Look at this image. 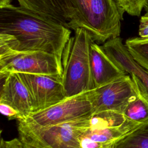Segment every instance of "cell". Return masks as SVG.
<instances>
[{"mask_svg":"<svg viewBox=\"0 0 148 148\" xmlns=\"http://www.w3.org/2000/svg\"><path fill=\"white\" fill-rule=\"evenodd\" d=\"M71 35L70 28L20 6L0 8V46L17 51H45L62 60Z\"/></svg>","mask_w":148,"mask_h":148,"instance_id":"6da1fadb","label":"cell"},{"mask_svg":"<svg viewBox=\"0 0 148 148\" xmlns=\"http://www.w3.org/2000/svg\"><path fill=\"white\" fill-rule=\"evenodd\" d=\"M75 13L68 27L85 29L98 44L119 37L123 14L114 0H69Z\"/></svg>","mask_w":148,"mask_h":148,"instance_id":"7a4b0ae2","label":"cell"},{"mask_svg":"<svg viewBox=\"0 0 148 148\" xmlns=\"http://www.w3.org/2000/svg\"><path fill=\"white\" fill-rule=\"evenodd\" d=\"M94 42L84 29L75 30L62 56V84L66 97L94 89L90 62V47Z\"/></svg>","mask_w":148,"mask_h":148,"instance_id":"3957f363","label":"cell"},{"mask_svg":"<svg viewBox=\"0 0 148 148\" xmlns=\"http://www.w3.org/2000/svg\"><path fill=\"white\" fill-rule=\"evenodd\" d=\"M140 125L128 120L122 113H94L81 136L80 148H113L120 139Z\"/></svg>","mask_w":148,"mask_h":148,"instance_id":"277c9868","label":"cell"},{"mask_svg":"<svg viewBox=\"0 0 148 148\" xmlns=\"http://www.w3.org/2000/svg\"><path fill=\"white\" fill-rule=\"evenodd\" d=\"M12 73L62 77V60L56 55L45 51H17L0 46L1 77L4 79Z\"/></svg>","mask_w":148,"mask_h":148,"instance_id":"5b68a950","label":"cell"},{"mask_svg":"<svg viewBox=\"0 0 148 148\" xmlns=\"http://www.w3.org/2000/svg\"><path fill=\"white\" fill-rule=\"evenodd\" d=\"M88 91L67 97L44 110L34 112L22 122L30 127H46L94 114Z\"/></svg>","mask_w":148,"mask_h":148,"instance_id":"8992f818","label":"cell"},{"mask_svg":"<svg viewBox=\"0 0 148 148\" xmlns=\"http://www.w3.org/2000/svg\"><path fill=\"white\" fill-rule=\"evenodd\" d=\"M92 115L46 127H30L19 121L21 128L50 148H80V138Z\"/></svg>","mask_w":148,"mask_h":148,"instance_id":"52a82bcc","label":"cell"},{"mask_svg":"<svg viewBox=\"0 0 148 148\" xmlns=\"http://www.w3.org/2000/svg\"><path fill=\"white\" fill-rule=\"evenodd\" d=\"M136 94V84L128 74L88 92L94 114L106 111L123 113Z\"/></svg>","mask_w":148,"mask_h":148,"instance_id":"ba28073f","label":"cell"},{"mask_svg":"<svg viewBox=\"0 0 148 148\" xmlns=\"http://www.w3.org/2000/svg\"><path fill=\"white\" fill-rule=\"evenodd\" d=\"M16 73L28 91L32 113L44 110L67 98L61 76Z\"/></svg>","mask_w":148,"mask_h":148,"instance_id":"9c48e42d","label":"cell"},{"mask_svg":"<svg viewBox=\"0 0 148 148\" xmlns=\"http://www.w3.org/2000/svg\"><path fill=\"white\" fill-rule=\"evenodd\" d=\"M102 47L120 69L131 77H135L148 92V70L134 60L120 37L108 40Z\"/></svg>","mask_w":148,"mask_h":148,"instance_id":"30bf717a","label":"cell"},{"mask_svg":"<svg viewBox=\"0 0 148 148\" xmlns=\"http://www.w3.org/2000/svg\"><path fill=\"white\" fill-rule=\"evenodd\" d=\"M0 103L6 104L16 110L22 117L21 120L25 119L33 112L28 91L16 73H10L4 78Z\"/></svg>","mask_w":148,"mask_h":148,"instance_id":"8fae6325","label":"cell"},{"mask_svg":"<svg viewBox=\"0 0 148 148\" xmlns=\"http://www.w3.org/2000/svg\"><path fill=\"white\" fill-rule=\"evenodd\" d=\"M90 62L94 88L127 74L110 58L102 47L95 42H92L90 47Z\"/></svg>","mask_w":148,"mask_h":148,"instance_id":"7c38bea8","label":"cell"},{"mask_svg":"<svg viewBox=\"0 0 148 148\" xmlns=\"http://www.w3.org/2000/svg\"><path fill=\"white\" fill-rule=\"evenodd\" d=\"M19 6L53 19L67 28L75 12L69 0H17Z\"/></svg>","mask_w":148,"mask_h":148,"instance_id":"4fadbf2b","label":"cell"},{"mask_svg":"<svg viewBox=\"0 0 148 148\" xmlns=\"http://www.w3.org/2000/svg\"><path fill=\"white\" fill-rule=\"evenodd\" d=\"M131 78L136 84V94L127 104L123 114L138 124L148 123V92L135 77Z\"/></svg>","mask_w":148,"mask_h":148,"instance_id":"5bb4252c","label":"cell"},{"mask_svg":"<svg viewBox=\"0 0 148 148\" xmlns=\"http://www.w3.org/2000/svg\"><path fill=\"white\" fill-rule=\"evenodd\" d=\"M113 148H148V123L140 125L128 133Z\"/></svg>","mask_w":148,"mask_h":148,"instance_id":"9a60e30c","label":"cell"},{"mask_svg":"<svg viewBox=\"0 0 148 148\" xmlns=\"http://www.w3.org/2000/svg\"><path fill=\"white\" fill-rule=\"evenodd\" d=\"M125 45L134 60L148 70V39L130 38L126 40Z\"/></svg>","mask_w":148,"mask_h":148,"instance_id":"2e32d148","label":"cell"},{"mask_svg":"<svg viewBox=\"0 0 148 148\" xmlns=\"http://www.w3.org/2000/svg\"><path fill=\"white\" fill-rule=\"evenodd\" d=\"M122 14L125 12L134 16H139L144 7V0H114Z\"/></svg>","mask_w":148,"mask_h":148,"instance_id":"e0dca14e","label":"cell"},{"mask_svg":"<svg viewBox=\"0 0 148 148\" xmlns=\"http://www.w3.org/2000/svg\"><path fill=\"white\" fill-rule=\"evenodd\" d=\"M21 148H50L24 130L18 127Z\"/></svg>","mask_w":148,"mask_h":148,"instance_id":"ac0fdd59","label":"cell"},{"mask_svg":"<svg viewBox=\"0 0 148 148\" xmlns=\"http://www.w3.org/2000/svg\"><path fill=\"white\" fill-rule=\"evenodd\" d=\"M0 112L3 115L6 116L10 120L17 119L18 121L22 120L20 113L12 107L6 104L0 103Z\"/></svg>","mask_w":148,"mask_h":148,"instance_id":"d6986e66","label":"cell"},{"mask_svg":"<svg viewBox=\"0 0 148 148\" xmlns=\"http://www.w3.org/2000/svg\"><path fill=\"white\" fill-rule=\"evenodd\" d=\"M139 36L143 39H148V13L142 16L140 19Z\"/></svg>","mask_w":148,"mask_h":148,"instance_id":"ffe728a7","label":"cell"},{"mask_svg":"<svg viewBox=\"0 0 148 148\" xmlns=\"http://www.w3.org/2000/svg\"><path fill=\"white\" fill-rule=\"evenodd\" d=\"M21 143L20 139L18 138H14L9 140L1 139L0 148H20Z\"/></svg>","mask_w":148,"mask_h":148,"instance_id":"44dd1931","label":"cell"},{"mask_svg":"<svg viewBox=\"0 0 148 148\" xmlns=\"http://www.w3.org/2000/svg\"><path fill=\"white\" fill-rule=\"evenodd\" d=\"M12 0H0V8L5 7L11 4Z\"/></svg>","mask_w":148,"mask_h":148,"instance_id":"7402d4cb","label":"cell"},{"mask_svg":"<svg viewBox=\"0 0 148 148\" xmlns=\"http://www.w3.org/2000/svg\"><path fill=\"white\" fill-rule=\"evenodd\" d=\"M144 1H145V3H144L143 8L145 10L146 13H148V0H144Z\"/></svg>","mask_w":148,"mask_h":148,"instance_id":"603a6c76","label":"cell"},{"mask_svg":"<svg viewBox=\"0 0 148 148\" xmlns=\"http://www.w3.org/2000/svg\"><path fill=\"white\" fill-rule=\"evenodd\" d=\"M20 148H21V147H20Z\"/></svg>","mask_w":148,"mask_h":148,"instance_id":"cb8c5ba5","label":"cell"}]
</instances>
